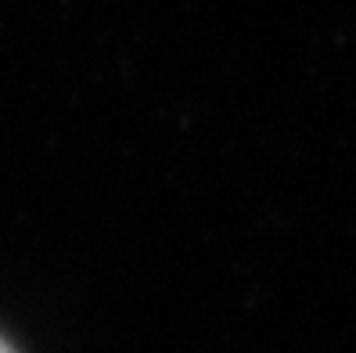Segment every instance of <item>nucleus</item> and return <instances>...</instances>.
Wrapping results in <instances>:
<instances>
[{
    "mask_svg": "<svg viewBox=\"0 0 356 353\" xmlns=\"http://www.w3.org/2000/svg\"><path fill=\"white\" fill-rule=\"evenodd\" d=\"M0 353H15V350H11V346H8L4 339H0Z\"/></svg>",
    "mask_w": 356,
    "mask_h": 353,
    "instance_id": "nucleus-1",
    "label": "nucleus"
}]
</instances>
